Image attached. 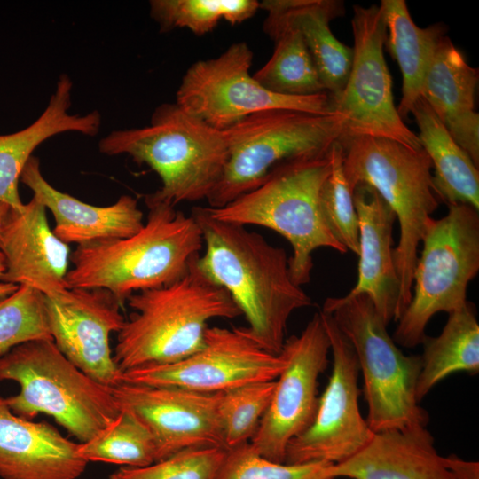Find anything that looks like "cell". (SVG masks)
Segmentation results:
<instances>
[{
    "instance_id": "6da1fadb",
    "label": "cell",
    "mask_w": 479,
    "mask_h": 479,
    "mask_svg": "<svg viewBox=\"0 0 479 479\" xmlns=\"http://www.w3.org/2000/svg\"><path fill=\"white\" fill-rule=\"evenodd\" d=\"M192 216L205 246L200 268L229 293L248 323V334L265 350L279 354L291 314L312 305L290 277L285 249L243 225L213 218L204 207H194Z\"/></svg>"
},
{
    "instance_id": "7a4b0ae2",
    "label": "cell",
    "mask_w": 479,
    "mask_h": 479,
    "mask_svg": "<svg viewBox=\"0 0 479 479\" xmlns=\"http://www.w3.org/2000/svg\"><path fill=\"white\" fill-rule=\"evenodd\" d=\"M195 255L177 280L132 294L113 359L119 370L171 364L200 350L213 318L242 316L229 293L200 268Z\"/></svg>"
},
{
    "instance_id": "3957f363",
    "label": "cell",
    "mask_w": 479,
    "mask_h": 479,
    "mask_svg": "<svg viewBox=\"0 0 479 479\" xmlns=\"http://www.w3.org/2000/svg\"><path fill=\"white\" fill-rule=\"evenodd\" d=\"M147 207V221L133 235L77 246L70 255L68 288L105 289L123 306L132 294L184 275L203 246L198 222L169 205Z\"/></svg>"
},
{
    "instance_id": "277c9868",
    "label": "cell",
    "mask_w": 479,
    "mask_h": 479,
    "mask_svg": "<svg viewBox=\"0 0 479 479\" xmlns=\"http://www.w3.org/2000/svg\"><path fill=\"white\" fill-rule=\"evenodd\" d=\"M98 148L107 155L128 154L158 174L161 186L145 196L146 206L207 200L228 160L223 131L177 103L156 108L148 126L112 131L100 140Z\"/></svg>"
},
{
    "instance_id": "5b68a950",
    "label": "cell",
    "mask_w": 479,
    "mask_h": 479,
    "mask_svg": "<svg viewBox=\"0 0 479 479\" xmlns=\"http://www.w3.org/2000/svg\"><path fill=\"white\" fill-rule=\"evenodd\" d=\"M342 168L350 191L372 186L390 207L399 224L394 248L399 280L397 321L412 299L418 247L439 201L432 182V163L422 149L372 136L342 137Z\"/></svg>"
},
{
    "instance_id": "8992f818",
    "label": "cell",
    "mask_w": 479,
    "mask_h": 479,
    "mask_svg": "<svg viewBox=\"0 0 479 479\" xmlns=\"http://www.w3.org/2000/svg\"><path fill=\"white\" fill-rule=\"evenodd\" d=\"M329 151L279 165L258 187L224 207H204L216 220L259 225L283 236L293 248L288 269L299 287L310 281L317 248L348 251L327 228L319 207L320 191L331 171Z\"/></svg>"
},
{
    "instance_id": "52a82bcc",
    "label": "cell",
    "mask_w": 479,
    "mask_h": 479,
    "mask_svg": "<svg viewBox=\"0 0 479 479\" xmlns=\"http://www.w3.org/2000/svg\"><path fill=\"white\" fill-rule=\"evenodd\" d=\"M13 381L20 390L5 398L16 415L31 420L51 416L81 443L108 426L121 410L110 387L86 375L52 340L29 341L0 356V381Z\"/></svg>"
},
{
    "instance_id": "ba28073f",
    "label": "cell",
    "mask_w": 479,
    "mask_h": 479,
    "mask_svg": "<svg viewBox=\"0 0 479 479\" xmlns=\"http://www.w3.org/2000/svg\"><path fill=\"white\" fill-rule=\"evenodd\" d=\"M322 311L333 317L354 348L372 431L426 426L428 416L416 396L421 357L399 349L369 297H329Z\"/></svg>"
},
{
    "instance_id": "9c48e42d",
    "label": "cell",
    "mask_w": 479,
    "mask_h": 479,
    "mask_svg": "<svg viewBox=\"0 0 479 479\" xmlns=\"http://www.w3.org/2000/svg\"><path fill=\"white\" fill-rule=\"evenodd\" d=\"M345 117L271 109L222 130L228 146L224 173L207 202L221 208L262 185L279 165L327 152L343 136Z\"/></svg>"
},
{
    "instance_id": "30bf717a",
    "label": "cell",
    "mask_w": 479,
    "mask_h": 479,
    "mask_svg": "<svg viewBox=\"0 0 479 479\" xmlns=\"http://www.w3.org/2000/svg\"><path fill=\"white\" fill-rule=\"evenodd\" d=\"M448 208L447 215L428 223L413 271L412 299L397 321L393 340L408 349L423 342L434 315L449 314L467 303L468 284L479 271V210L465 203Z\"/></svg>"
},
{
    "instance_id": "8fae6325",
    "label": "cell",
    "mask_w": 479,
    "mask_h": 479,
    "mask_svg": "<svg viewBox=\"0 0 479 479\" xmlns=\"http://www.w3.org/2000/svg\"><path fill=\"white\" fill-rule=\"evenodd\" d=\"M253 52L245 42L216 58L193 63L183 76L176 103L209 127L224 130L242 119L271 109L314 114H336L328 93L289 96L263 88L250 74Z\"/></svg>"
},
{
    "instance_id": "7c38bea8",
    "label": "cell",
    "mask_w": 479,
    "mask_h": 479,
    "mask_svg": "<svg viewBox=\"0 0 479 479\" xmlns=\"http://www.w3.org/2000/svg\"><path fill=\"white\" fill-rule=\"evenodd\" d=\"M350 71L343 90L331 97L333 110L345 117L343 136H372L420 149L418 137L399 116L383 46L386 26L377 5L353 6Z\"/></svg>"
},
{
    "instance_id": "4fadbf2b",
    "label": "cell",
    "mask_w": 479,
    "mask_h": 479,
    "mask_svg": "<svg viewBox=\"0 0 479 479\" xmlns=\"http://www.w3.org/2000/svg\"><path fill=\"white\" fill-rule=\"evenodd\" d=\"M319 312L330 342L333 368L313 422L287 446V464L342 463L362 450L374 433L358 406L360 371L354 348L333 317Z\"/></svg>"
},
{
    "instance_id": "5bb4252c",
    "label": "cell",
    "mask_w": 479,
    "mask_h": 479,
    "mask_svg": "<svg viewBox=\"0 0 479 479\" xmlns=\"http://www.w3.org/2000/svg\"><path fill=\"white\" fill-rule=\"evenodd\" d=\"M286 365L281 354L262 348L246 327H208L197 352L171 364L122 373V382L218 393L245 384L275 381Z\"/></svg>"
},
{
    "instance_id": "9a60e30c",
    "label": "cell",
    "mask_w": 479,
    "mask_h": 479,
    "mask_svg": "<svg viewBox=\"0 0 479 479\" xmlns=\"http://www.w3.org/2000/svg\"><path fill=\"white\" fill-rule=\"evenodd\" d=\"M329 352L319 311L299 335L285 340L279 354L286 365L276 379L270 406L249 441L263 458L284 463L288 443L313 422L319 399L318 381L327 367Z\"/></svg>"
},
{
    "instance_id": "2e32d148",
    "label": "cell",
    "mask_w": 479,
    "mask_h": 479,
    "mask_svg": "<svg viewBox=\"0 0 479 479\" xmlns=\"http://www.w3.org/2000/svg\"><path fill=\"white\" fill-rule=\"evenodd\" d=\"M51 339L59 351L96 381L113 388L122 372L113 359L109 336L125 323L116 298L107 290L67 288L44 295Z\"/></svg>"
},
{
    "instance_id": "e0dca14e",
    "label": "cell",
    "mask_w": 479,
    "mask_h": 479,
    "mask_svg": "<svg viewBox=\"0 0 479 479\" xmlns=\"http://www.w3.org/2000/svg\"><path fill=\"white\" fill-rule=\"evenodd\" d=\"M120 407L148 429L156 461L190 448L224 446L218 415L220 392L121 382L111 388Z\"/></svg>"
},
{
    "instance_id": "ac0fdd59",
    "label": "cell",
    "mask_w": 479,
    "mask_h": 479,
    "mask_svg": "<svg viewBox=\"0 0 479 479\" xmlns=\"http://www.w3.org/2000/svg\"><path fill=\"white\" fill-rule=\"evenodd\" d=\"M5 270L1 282L31 287L44 295L67 289L70 248L51 229L45 207L35 198L10 208L0 231Z\"/></svg>"
},
{
    "instance_id": "d6986e66",
    "label": "cell",
    "mask_w": 479,
    "mask_h": 479,
    "mask_svg": "<svg viewBox=\"0 0 479 479\" xmlns=\"http://www.w3.org/2000/svg\"><path fill=\"white\" fill-rule=\"evenodd\" d=\"M79 445L49 423L16 415L0 397L1 478L77 479L88 464Z\"/></svg>"
},
{
    "instance_id": "ffe728a7",
    "label": "cell",
    "mask_w": 479,
    "mask_h": 479,
    "mask_svg": "<svg viewBox=\"0 0 479 479\" xmlns=\"http://www.w3.org/2000/svg\"><path fill=\"white\" fill-rule=\"evenodd\" d=\"M352 197L359 224L357 281L344 297L365 294L388 326L395 320L399 280L394 261L393 226L396 215L372 186L358 184Z\"/></svg>"
},
{
    "instance_id": "44dd1931",
    "label": "cell",
    "mask_w": 479,
    "mask_h": 479,
    "mask_svg": "<svg viewBox=\"0 0 479 479\" xmlns=\"http://www.w3.org/2000/svg\"><path fill=\"white\" fill-rule=\"evenodd\" d=\"M26 185L54 216L53 232L63 242L83 245L126 238L144 225L136 199L122 195L114 204L98 207L83 202L53 187L43 176L39 160L32 156L21 173Z\"/></svg>"
},
{
    "instance_id": "7402d4cb",
    "label": "cell",
    "mask_w": 479,
    "mask_h": 479,
    "mask_svg": "<svg viewBox=\"0 0 479 479\" xmlns=\"http://www.w3.org/2000/svg\"><path fill=\"white\" fill-rule=\"evenodd\" d=\"M336 479H452L426 426L373 433L350 459L330 467Z\"/></svg>"
},
{
    "instance_id": "603a6c76",
    "label": "cell",
    "mask_w": 479,
    "mask_h": 479,
    "mask_svg": "<svg viewBox=\"0 0 479 479\" xmlns=\"http://www.w3.org/2000/svg\"><path fill=\"white\" fill-rule=\"evenodd\" d=\"M478 68L445 35L435 49L424 78L421 97L452 138L479 167V114L475 110Z\"/></svg>"
},
{
    "instance_id": "cb8c5ba5",
    "label": "cell",
    "mask_w": 479,
    "mask_h": 479,
    "mask_svg": "<svg viewBox=\"0 0 479 479\" xmlns=\"http://www.w3.org/2000/svg\"><path fill=\"white\" fill-rule=\"evenodd\" d=\"M73 83L67 75H59L55 92L43 114L27 128L0 135V201L14 209L24 206L20 193L21 173L32 153L43 141L60 133L73 131L86 136L98 134L101 116L97 110L85 115L70 114Z\"/></svg>"
},
{
    "instance_id": "d4e9b609",
    "label": "cell",
    "mask_w": 479,
    "mask_h": 479,
    "mask_svg": "<svg viewBox=\"0 0 479 479\" xmlns=\"http://www.w3.org/2000/svg\"><path fill=\"white\" fill-rule=\"evenodd\" d=\"M260 9H271L301 33L312 58L324 90L330 97L344 88L352 63L353 51L339 41L330 22L344 14L340 0H264Z\"/></svg>"
},
{
    "instance_id": "484cf974",
    "label": "cell",
    "mask_w": 479,
    "mask_h": 479,
    "mask_svg": "<svg viewBox=\"0 0 479 479\" xmlns=\"http://www.w3.org/2000/svg\"><path fill=\"white\" fill-rule=\"evenodd\" d=\"M411 114L420 130L421 148L434 169L432 182L436 197L448 206L465 203L479 210L478 168L422 97L416 101Z\"/></svg>"
},
{
    "instance_id": "4316f807",
    "label": "cell",
    "mask_w": 479,
    "mask_h": 479,
    "mask_svg": "<svg viewBox=\"0 0 479 479\" xmlns=\"http://www.w3.org/2000/svg\"><path fill=\"white\" fill-rule=\"evenodd\" d=\"M386 26L385 44L402 73V98L397 107L399 116L408 117L421 97L425 75L439 39L445 35L444 24L419 27L404 0H381L379 5Z\"/></svg>"
},
{
    "instance_id": "83f0119b",
    "label": "cell",
    "mask_w": 479,
    "mask_h": 479,
    "mask_svg": "<svg viewBox=\"0 0 479 479\" xmlns=\"http://www.w3.org/2000/svg\"><path fill=\"white\" fill-rule=\"evenodd\" d=\"M263 23L274 51L253 76L266 90L281 95L310 96L326 92L318 71L297 28L271 9Z\"/></svg>"
},
{
    "instance_id": "f1b7e54d",
    "label": "cell",
    "mask_w": 479,
    "mask_h": 479,
    "mask_svg": "<svg viewBox=\"0 0 479 479\" xmlns=\"http://www.w3.org/2000/svg\"><path fill=\"white\" fill-rule=\"evenodd\" d=\"M416 396L420 402L444 378L458 372L479 371V324L475 306L470 302L449 313L441 334L426 336Z\"/></svg>"
},
{
    "instance_id": "f546056e",
    "label": "cell",
    "mask_w": 479,
    "mask_h": 479,
    "mask_svg": "<svg viewBox=\"0 0 479 479\" xmlns=\"http://www.w3.org/2000/svg\"><path fill=\"white\" fill-rule=\"evenodd\" d=\"M80 456L88 463L107 462L142 467L156 461L153 439L145 425L131 412L118 416L92 439L80 443Z\"/></svg>"
},
{
    "instance_id": "4dcf8cb0",
    "label": "cell",
    "mask_w": 479,
    "mask_h": 479,
    "mask_svg": "<svg viewBox=\"0 0 479 479\" xmlns=\"http://www.w3.org/2000/svg\"><path fill=\"white\" fill-rule=\"evenodd\" d=\"M255 0H153L152 18L161 32L185 27L197 35L212 31L221 20L235 25L255 14Z\"/></svg>"
},
{
    "instance_id": "1f68e13d",
    "label": "cell",
    "mask_w": 479,
    "mask_h": 479,
    "mask_svg": "<svg viewBox=\"0 0 479 479\" xmlns=\"http://www.w3.org/2000/svg\"><path fill=\"white\" fill-rule=\"evenodd\" d=\"M276 380L258 381L220 392L218 415L227 450L249 442L268 410Z\"/></svg>"
},
{
    "instance_id": "d6a6232c",
    "label": "cell",
    "mask_w": 479,
    "mask_h": 479,
    "mask_svg": "<svg viewBox=\"0 0 479 479\" xmlns=\"http://www.w3.org/2000/svg\"><path fill=\"white\" fill-rule=\"evenodd\" d=\"M331 171L319 194L324 221L333 236L347 250L359 254V224L352 192L342 168V147L338 141L330 147Z\"/></svg>"
},
{
    "instance_id": "836d02e7",
    "label": "cell",
    "mask_w": 479,
    "mask_h": 479,
    "mask_svg": "<svg viewBox=\"0 0 479 479\" xmlns=\"http://www.w3.org/2000/svg\"><path fill=\"white\" fill-rule=\"evenodd\" d=\"M52 340L47 323L43 294L28 286L0 298V356L21 343Z\"/></svg>"
},
{
    "instance_id": "e575fe53",
    "label": "cell",
    "mask_w": 479,
    "mask_h": 479,
    "mask_svg": "<svg viewBox=\"0 0 479 479\" xmlns=\"http://www.w3.org/2000/svg\"><path fill=\"white\" fill-rule=\"evenodd\" d=\"M227 451L223 447L185 449L146 467H122L109 479H216Z\"/></svg>"
},
{
    "instance_id": "d590c367",
    "label": "cell",
    "mask_w": 479,
    "mask_h": 479,
    "mask_svg": "<svg viewBox=\"0 0 479 479\" xmlns=\"http://www.w3.org/2000/svg\"><path fill=\"white\" fill-rule=\"evenodd\" d=\"M332 465L274 462L258 454L247 442L227 451L216 479H334L330 474Z\"/></svg>"
},
{
    "instance_id": "8d00e7d4",
    "label": "cell",
    "mask_w": 479,
    "mask_h": 479,
    "mask_svg": "<svg viewBox=\"0 0 479 479\" xmlns=\"http://www.w3.org/2000/svg\"><path fill=\"white\" fill-rule=\"evenodd\" d=\"M452 479H479V463L459 459L456 455L445 457Z\"/></svg>"
},
{
    "instance_id": "74e56055",
    "label": "cell",
    "mask_w": 479,
    "mask_h": 479,
    "mask_svg": "<svg viewBox=\"0 0 479 479\" xmlns=\"http://www.w3.org/2000/svg\"><path fill=\"white\" fill-rule=\"evenodd\" d=\"M5 270V264H4V259L0 252V277L4 272ZM19 286L11 284V283H5L0 281V298L5 297L12 293H14Z\"/></svg>"
},
{
    "instance_id": "f35d334b",
    "label": "cell",
    "mask_w": 479,
    "mask_h": 479,
    "mask_svg": "<svg viewBox=\"0 0 479 479\" xmlns=\"http://www.w3.org/2000/svg\"><path fill=\"white\" fill-rule=\"evenodd\" d=\"M10 207L5 204V203H3L0 201V231H1V227H2V224H3V222H4V219L9 210Z\"/></svg>"
}]
</instances>
